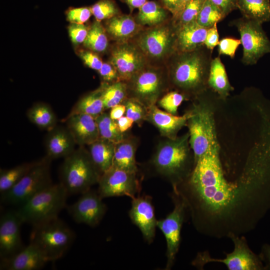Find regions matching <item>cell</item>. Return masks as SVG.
<instances>
[{
  "mask_svg": "<svg viewBox=\"0 0 270 270\" xmlns=\"http://www.w3.org/2000/svg\"><path fill=\"white\" fill-rule=\"evenodd\" d=\"M74 234L58 218L33 226L30 243L36 246L48 262L62 258L74 240Z\"/></svg>",
  "mask_w": 270,
  "mask_h": 270,
  "instance_id": "obj_6",
  "label": "cell"
},
{
  "mask_svg": "<svg viewBox=\"0 0 270 270\" xmlns=\"http://www.w3.org/2000/svg\"><path fill=\"white\" fill-rule=\"evenodd\" d=\"M90 8L92 14L99 22L120 14L119 8L114 0H99Z\"/></svg>",
  "mask_w": 270,
  "mask_h": 270,
  "instance_id": "obj_37",
  "label": "cell"
},
{
  "mask_svg": "<svg viewBox=\"0 0 270 270\" xmlns=\"http://www.w3.org/2000/svg\"><path fill=\"white\" fill-rule=\"evenodd\" d=\"M98 184L102 198L124 196L132 198L140 190L138 174L112 166L100 176Z\"/></svg>",
  "mask_w": 270,
  "mask_h": 270,
  "instance_id": "obj_13",
  "label": "cell"
},
{
  "mask_svg": "<svg viewBox=\"0 0 270 270\" xmlns=\"http://www.w3.org/2000/svg\"><path fill=\"white\" fill-rule=\"evenodd\" d=\"M104 83L111 84L120 81L119 76L115 67L111 63H103L98 71Z\"/></svg>",
  "mask_w": 270,
  "mask_h": 270,
  "instance_id": "obj_44",
  "label": "cell"
},
{
  "mask_svg": "<svg viewBox=\"0 0 270 270\" xmlns=\"http://www.w3.org/2000/svg\"><path fill=\"white\" fill-rule=\"evenodd\" d=\"M260 256L264 263V269L270 270V244H264L262 248Z\"/></svg>",
  "mask_w": 270,
  "mask_h": 270,
  "instance_id": "obj_49",
  "label": "cell"
},
{
  "mask_svg": "<svg viewBox=\"0 0 270 270\" xmlns=\"http://www.w3.org/2000/svg\"><path fill=\"white\" fill-rule=\"evenodd\" d=\"M84 44L86 47L96 52H102L106 49L108 38L105 29L99 21L96 20L92 24Z\"/></svg>",
  "mask_w": 270,
  "mask_h": 270,
  "instance_id": "obj_35",
  "label": "cell"
},
{
  "mask_svg": "<svg viewBox=\"0 0 270 270\" xmlns=\"http://www.w3.org/2000/svg\"><path fill=\"white\" fill-rule=\"evenodd\" d=\"M240 44V40L239 39L229 37L222 38L218 45L219 56H228L233 58L238 46Z\"/></svg>",
  "mask_w": 270,
  "mask_h": 270,
  "instance_id": "obj_42",
  "label": "cell"
},
{
  "mask_svg": "<svg viewBox=\"0 0 270 270\" xmlns=\"http://www.w3.org/2000/svg\"><path fill=\"white\" fill-rule=\"evenodd\" d=\"M217 24L212 28H208L204 45L210 50H212L219 43V35L218 31Z\"/></svg>",
  "mask_w": 270,
  "mask_h": 270,
  "instance_id": "obj_48",
  "label": "cell"
},
{
  "mask_svg": "<svg viewBox=\"0 0 270 270\" xmlns=\"http://www.w3.org/2000/svg\"><path fill=\"white\" fill-rule=\"evenodd\" d=\"M35 161L25 162L10 169H0V192H5L16 184L33 166Z\"/></svg>",
  "mask_w": 270,
  "mask_h": 270,
  "instance_id": "obj_34",
  "label": "cell"
},
{
  "mask_svg": "<svg viewBox=\"0 0 270 270\" xmlns=\"http://www.w3.org/2000/svg\"><path fill=\"white\" fill-rule=\"evenodd\" d=\"M67 20L71 23L83 24L92 14L90 7L84 6L70 8L66 12Z\"/></svg>",
  "mask_w": 270,
  "mask_h": 270,
  "instance_id": "obj_41",
  "label": "cell"
},
{
  "mask_svg": "<svg viewBox=\"0 0 270 270\" xmlns=\"http://www.w3.org/2000/svg\"><path fill=\"white\" fill-rule=\"evenodd\" d=\"M51 161L46 156L35 161L33 166L16 184L2 194L1 201L6 204L20 206L52 185Z\"/></svg>",
  "mask_w": 270,
  "mask_h": 270,
  "instance_id": "obj_7",
  "label": "cell"
},
{
  "mask_svg": "<svg viewBox=\"0 0 270 270\" xmlns=\"http://www.w3.org/2000/svg\"><path fill=\"white\" fill-rule=\"evenodd\" d=\"M164 7L170 12L176 21L183 10L184 6L182 0H161Z\"/></svg>",
  "mask_w": 270,
  "mask_h": 270,
  "instance_id": "obj_46",
  "label": "cell"
},
{
  "mask_svg": "<svg viewBox=\"0 0 270 270\" xmlns=\"http://www.w3.org/2000/svg\"><path fill=\"white\" fill-rule=\"evenodd\" d=\"M66 126L78 146H88L100 138L96 119L83 114L68 115L64 120Z\"/></svg>",
  "mask_w": 270,
  "mask_h": 270,
  "instance_id": "obj_20",
  "label": "cell"
},
{
  "mask_svg": "<svg viewBox=\"0 0 270 270\" xmlns=\"http://www.w3.org/2000/svg\"><path fill=\"white\" fill-rule=\"evenodd\" d=\"M106 30L115 39L124 42L134 36L139 26L129 15L118 14L106 21Z\"/></svg>",
  "mask_w": 270,
  "mask_h": 270,
  "instance_id": "obj_27",
  "label": "cell"
},
{
  "mask_svg": "<svg viewBox=\"0 0 270 270\" xmlns=\"http://www.w3.org/2000/svg\"><path fill=\"white\" fill-rule=\"evenodd\" d=\"M186 126L194 162L212 146L218 143L213 112L204 103L194 104Z\"/></svg>",
  "mask_w": 270,
  "mask_h": 270,
  "instance_id": "obj_8",
  "label": "cell"
},
{
  "mask_svg": "<svg viewBox=\"0 0 270 270\" xmlns=\"http://www.w3.org/2000/svg\"><path fill=\"white\" fill-rule=\"evenodd\" d=\"M79 54L83 62L89 68L98 71L102 68L103 62L96 54L90 51H81Z\"/></svg>",
  "mask_w": 270,
  "mask_h": 270,
  "instance_id": "obj_45",
  "label": "cell"
},
{
  "mask_svg": "<svg viewBox=\"0 0 270 270\" xmlns=\"http://www.w3.org/2000/svg\"><path fill=\"white\" fill-rule=\"evenodd\" d=\"M126 113V106L123 104H120L110 108L109 112L110 116L114 120H118L124 116Z\"/></svg>",
  "mask_w": 270,
  "mask_h": 270,
  "instance_id": "obj_50",
  "label": "cell"
},
{
  "mask_svg": "<svg viewBox=\"0 0 270 270\" xmlns=\"http://www.w3.org/2000/svg\"><path fill=\"white\" fill-rule=\"evenodd\" d=\"M207 31L196 21L176 27V52H190L204 45Z\"/></svg>",
  "mask_w": 270,
  "mask_h": 270,
  "instance_id": "obj_24",
  "label": "cell"
},
{
  "mask_svg": "<svg viewBox=\"0 0 270 270\" xmlns=\"http://www.w3.org/2000/svg\"><path fill=\"white\" fill-rule=\"evenodd\" d=\"M100 138L110 141L115 144L122 140L126 133L122 132L116 121L112 119L105 111L95 118Z\"/></svg>",
  "mask_w": 270,
  "mask_h": 270,
  "instance_id": "obj_33",
  "label": "cell"
},
{
  "mask_svg": "<svg viewBox=\"0 0 270 270\" xmlns=\"http://www.w3.org/2000/svg\"><path fill=\"white\" fill-rule=\"evenodd\" d=\"M28 120L41 130L48 132L57 125V118L52 108L47 104L37 102L26 112Z\"/></svg>",
  "mask_w": 270,
  "mask_h": 270,
  "instance_id": "obj_30",
  "label": "cell"
},
{
  "mask_svg": "<svg viewBox=\"0 0 270 270\" xmlns=\"http://www.w3.org/2000/svg\"><path fill=\"white\" fill-rule=\"evenodd\" d=\"M138 10L137 20L142 25L159 24L168 16V10L154 0L147 1Z\"/></svg>",
  "mask_w": 270,
  "mask_h": 270,
  "instance_id": "obj_31",
  "label": "cell"
},
{
  "mask_svg": "<svg viewBox=\"0 0 270 270\" xmlns=\"http://www.w3.org/2000/svg\"><path fill=\"white\" fill-rule=\"evenodd\" d=\"M212 52L203 45L192 51L176 52L168 72L170 83L188 100L208 88Z\"/></svg>",
  "mask_w": 270,
  "mask_h": 270,
  "instance_id": "obj_2",
  "label": "cell"
},
{
  "mask_svg": "<svg viewBox=\"0 0 270 270\" xmlns=\"http://www.w3.org/2000/svg\"><path fill=\"white\" fill-rule=\"evenodd\" d=\"M172 198L174 204L173 210L165 218L157 220V226L163 233L166 242V270H170L174 264L179 250L182 226L188 211L186 202L174 190Z\"/></svg>",
  "mask_w": 270,
  "mask_h": 270,
  "instance_id": "obj_12",
  "label": "cell"
},
{
  "mask_svg": "<svg viewBox=\"0 0 270 270\" xmlns=\"http://www.w3.org/2000/svg\"><path fill=\"white\" fill-rule=\"evenodd\" d=\"M240 36L243 48L242 62L253 65L265 54L270 53V40L262 28V24L244 17L231 22Z\"/></svg>",
  "mask_w": 270,
  "mask_h": 270,
  "instance_id": "obj_11",
  "label": "cell"
},
{
  "mask_svg": "<svg viewBox=\"0 0 270 270\" xmlns=\"http://www.w3.org/2000/svg\"><path fill=\"white\" fill-rule=\"evenodd\" d=\"M126 4L130 10H132L135 8H140L148 0H120Z\"/></svg>",
  "mask_w": 270,
  "mask_h": 270,
  "instance_id": "obj_52",
  "label": "cell"
},
{
  "mask_svg": "<svg viewBox=\"0 0 270 270\" xmlns=\"http://www.w3.org/2000/svg\"><path fill=\"white\" fill-rule=\"evenodd\" d=\"M122 104L126 106V116L141 126L146 121L148 108L137 100L128 98Z\"/></svg>",
  "mask_w": 270,
  "mask_h": 270,
  "instance_id": "obj_38",
  "label": "cell"
},
{
  "mask_svg": "<svg viewBox=\"0 0 270 270\" xmlns=\"http://www.w3.org/2000/svg\"><path fill=\"white\" fill-rule=\"evenodd\" d=\"M23 224L16 211H8L0 220V257H10L24 248L20 228Z\"/></svg>",
  "mask_w": 270,
  "mask_h": 270,
  "instance_id": "obj_17",
  "label": "cell"
},
{
  "mask_svg": "<svg viewBox=\"0 0 270 270\" xmlns=\"http://www.w3.org/2000/svg\"><path fill=\"white\" fill-rule=\"evenodd\" d=\"M230 238L234 242V250L222 259L211 258L206 252L199 253L192 264L199 268L212 262H222L229 270H262L264 269V264L260 256L250 248L244 237L230 234Z\"/></svg>",
  "mask_w": 270,
  "mask_h": 270,
  "instance_id": "obj_10",
  "label": "cell"
},
{
  "mask_svg": "<svg viewBox=\"0 0 270 270\" xmlns=\"http://www.w3.org/2000/svg\"><path fill=\"white\" fill-rule=\"evenodd\" d=\"M144 54L134 45L122 42L112 50L110 63L115 67L120 81L127 82L145 67Z\"/></svg>",
  "mask_w": 270,
  "mask_h": 270,
  "instance_id": "obj_16",
  "label": "cell"
},
{
  "mask_svg": "<svg viewBox=\"0 0 270 270\" xmlns=\"http://www.w3.org/2000/svg\"><path fill=\"white\" fill-rule=\"evenodd\" d=\"M138 143V138L126 134L124 139L115 145L112 167L138 174L136 154Z\"/></svg>",
  "mask_w": 270,
  "mask_h": 270,
  "instance_id": "obj_23",
  "label": "cell"
},
{
  "mask_svg": "<svg viewBox=\"0 0 270 270\" xmlns=\"http://www.w3.org/2000/svg\"><path fill=\"white\" fill-rule=\"evenodd\" d=\"M48 262L40 250L30 243L12 256L0 258V270H38L42 268Z\"/></svg>",
  "mask_w": 270,
  "mask_h": 270,
  "instance_id": "obj_21",
  "label": "cell"
},
{
  "mask_svg": "<svg viewBox=\"0 0 270 270\" xmlns=\"http://www.w3.org/2000/svg\"><path fill=\"white\" fill-rule=\"evenodd\" d=\"M46 156L64 158L74 151L76 142L66 126H56L48 132L44 142Z\"/></svg>",
  "mask_w": 270,
  "mask_h": 270,
  "instance_id": "obj_22",
  "label": "cell"
},
{
  "mask_svg": "<svg viewBox=\"0 0 270 270\" xmlns=\"http://www.w3.org/2000/svg\"><path fill=\"white\" fill-rule=\"evenodd\" d=\"M72 42L75 44L84 43L88 30L83 24L71 23L68 28Z\"/></svg>",
  "mask_w": 270,
  "mask_h": 270,
  "instance_id": "obj_43",
  "label": "cell"
},
{
  "mask_svg": "<svg viewBox=\"0 0 270 270\" xmlns=\"http://www.w3.org/2000/svg\"><path fill=\"white\" fill-rule=\"evenodd\" d=\"M224 18L218 8L210 0H206L196 20L201 26L210 28Z\"/></svg>",
  "mask_w": 270,
  "mask_h": 270,
  "instance_id": "obj_36",
  "label": "cell"
},
{
  "mask_svg": "<svg viewBox=\"0 0 270 270\" xmlns=\"http://www.w3.org/2000/svg\"><path fill=\"white\" fill-rule=\"evenodd\" d=\"M189 133L160 140L148 162L150 171L170 182L175 188L190 174L194 164L189 142Z\"/></svg>",
  "mask_w": 270,
  "mask_h": 270,
  "instance_id": "obj_3",
  "label": "cell"
},
{
  "mask_svg": "<svg viewBox=\"0 0 270 270\" xmlns=\"http://www.w3.org/2000/svg\"><path fill=\"white\" fill-rule=\"evenodd\" d=\"M102 200L98 192L90 189L66 208L76 222L94 227L99 224L106 212V206Z\"/></svg>",
  "mask_w": 270,
  "mask_h": 270,
  "instance_id": "obj_15",
  "label": "cell"
},
{
  "mask_svg": "<svg viewBox=\"0 0 270 270\" xmlns=\"http://www.w3.org/2000/svg\"><path fill=\"white\" fill-rule=\"evenodd\" d=\"M176 27L166 26L151 28L142 34L138 40V46L146 55L160 58L176 52Z\"/></svg>",
  "mask_w": 270,
  "mask_h": 270,
  "instance_id": "obj_14",
  "label": "cell"
},
{
  "mask_svg": "<svg viewBox=\"0 0 270 270\" xmlns=\"http://www.w3.org/2000/svg\"><path fill=\"white\" fill-rule=\"evenodd\" d=\"M192 111L182 116L174 115L160 109L156 104L148 108L146 121L154 126L164 138H175L178 132L186 126Z\"/></svg>",
  "mask_w": 270,
  "mask_h": 270,
  "instance_id": "obj_19",
  "label": "cell"
},
{
  "mask_svg": "<svg viewBox=\"0 0 270 270\" xmlns=\"http://www.w3.org/2000/svg\"><path fill=\"white\" fill-rule=\"evenodd\" d=\"M172 188L186 202L195 227L212 236L238 235L239 225L242 233L240 220L250 206L261 218L270 208L256 192L226 180L219 145L210 146L194 162L190 176Z\"/></svg>",
  "mask_w": 270,
  "mask_h": 270,
  "instance_id": "obj_1",
  "label": "cell"
},
{
  "mask_svg": "<svg viewBox=\"0 0 270 270\" xmlns=\"http://www.w3.org/2000/svg\"><path fill=\"white\" fill-rule=\"evenodd\" d=\"M186 97L182 93L175 90L168 92L158 101L156 106L163 108L166 112L177 115L178 109L183 101L187 100Z\"/></svg>",
  "mask_w": 270,
  "mask_h": 270,
  "instance_id": "obj_39",
  "label": "cell"
},
{
  "mask_svg": "<svg viewBox=\"0 0 270 270\" xmlns=\"http://www.w3.org/2000/svg\"><path fill=\"white\" fill-rule=\"evenodd\" d=\"M190 0H182L184 6L190 1Z\"/></svg>",
  "mask_w": 270,
  "mask_h": 270,
  "instance_id": "obj_53",
  "label": "cell"
},
{
  "mask_svg": "<svg viewBox=\"0 0 270 270\" xmlns=\"http://www.w3.org/2000/svg\"><path fill=\"white\" fill-rule=\"evenodd\" d=\"M206 0H190L184 6L176 20V26L179 27L196 21L197 16Z\"/></svg>",
  "mask_w": 270,
  "mask_h": 270,
  "instance_id": "obj_40",
  "label": "cell"
},
{
  "mask_svg": "<svg viewBox=\"0 0 270 270\" xmlns=\"http://www.w3.org/2000/svg\"><path fill=\"white\" fill-rule=\"evenodd\" d=\"M102 100L105 110L122 104L127 98L126 82L118 81L111 84L102 83Z\"/></svg>",
  "mask_w": 270,
  "mask_h": 270,
  "instance_id": "obj_32",
  "label": "cell"
},
{
  "mask_svg": "<svg viewBox=\"0 0 270 270\" xmlns=\"http://www.w3.org/2000/svg\"><path fill=\"white\" fill-rule=\"evenodd\" d=\"M102 85L97 90L82 97L68 115L83 114L96 118L105 111L102 96Z\"/></svg>",
  "mask_w": 270,
  "mask_h": 270,
  "instance_id": "obj_28",
  "label": "cell"
},
{
  "mask_svg": "<svg viewBox=\"0 0 270 270\" xmlns=\"http://www.w3.org/2000/svg\"><path fill=\"white\" fill-rule=\"evenodd\" d=\"M129 216L134 224L140 230L144 239L150 244L155 236L157 220L152 204V197L144 195L132 198Z\"/></svg>",
  "mask_w": 270,
  "mask_h": 270,
  "instance_id": "obj_18",
  "label": "cell"
},
{
  "mask_svg": "<svg viewBox=\"0 0 270 270\" xmlns=\"http://www.w3.org/2000/svg\"><path fill=\"white\" fill-rule=\"evenodd\" d=\"M222 14L225 18L233 10L238 9V0H210Z\"/></svg>",
  "mask_w": 270,
  "mask_h": 270,
  "instance_id": "obj_47",
  "label": "cell"
},
{
  "mask_svg": "<svg viewBox=\"0 0 270 270\" xmlns=\"http://www.w3.org/2000/svg\"><path fill=\"white\" fill-rule=\"evenodd\" d=\"M101 173L84 146L64 158L60 169V183L68 195L83 194L98 184Z\"/></svg>",
  "mask_w": 270,
  "mask_h": 270,
  "instance_id": "obj_4",
  "label": "cell"
},
{
  "mask_svg": "<svg viewBox=\"0 0 270 270\" xmlns=\"http://www.w3.org/2000/svg\"><path fill=\"white\" fill-rule=\"evenodd\" d=\"M170 83L168 74L154 68H144L126 82L128 98L146 108L156 104Z\"/></svg>",
  "mask_w": 270,
  "mask_h": 270,
  "instance_id": "obj_9",
  "label": "cell"
},
{
  "mask_svg": "<svg viewBox=\"0 0 270 270\" xmlns=\"http://www.w3.org/2000/svg\"><path fill=\"white\" fill-rule=\"evenodd\" d=\"M116 122L120 131L126 133L130 129L134 122L126 116H123L116 120Z\"/></svg>",
  "mask_w": 270,
  "mask_h": 270,
  "instance_id": "obj_51",
  "label": "cell"
},
{
  "mask_svg": "<svg viewBox=\"0 0 270 270\" xmlns=\"http://www.w3.org/2000/svg\"><path fill=\"white\" fill-rule=\"evenodd\" d=\"M115 145L100 138L88 146L90 156L102 174L112 166Z\"/></svg>",
  "mask_w": 270,
  "mask_h": 270,
  "instance_id": "obj_26",
  "label": "cell"
},
{
  "mask_svg": "<svg viewBox=\"0 0 270 270\" xmlns=\"http://www.w3.org/2000/svg\"><path fill=\"white\" fill-rule=\"evenodd\" d=\"M208 86L209 89L222 100H226L234 90L229 82L224 66L219 56L212 60Z\"/></svg>",
  "mask_w": 270,
  "mask_h": 270,
  "instance_id": "obj_25",
  "label": "cell"
},
{
  "mask_svg": "<svg viewBox=\"0 0 270 270\" xmlns=\"http://www.w3.org/2000/svg\"><path fill=\"white\" fill-rule=\"evenodd\" d=\"M68 194L60 182L36 194L16 210L22 223L32 226L56 218L66 206Z\"/></svg>",
  "mask_w": 270,
  "mask_h": 270,
  "instance_id": "obj_5",
  "label": "cell"
},
{
  "mask_svg": "<svg viewBox=\"0 0 270 270\" xmlns=\"http://www.w3.org/2000/svg\"><path fill=\"white\" fill-rule=\"evenodd\" d=\"M242 17L262 24L270 20V0H238Z\"/></svg>",
  "mask_w": 270,
  "mask_h": 270,
  "instance_id": "obj_29",
  "label": "cell"
}]
</instances>
